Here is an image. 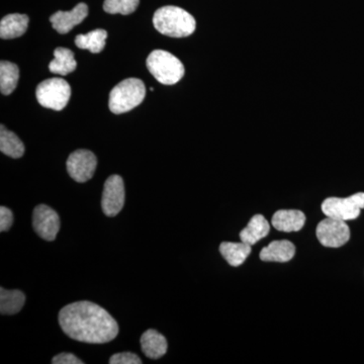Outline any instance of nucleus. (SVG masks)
I'll return each instance as SVG.
<instances>
[{"label":"nucleus","mask_w":364,"mask_h":364,"mask_svg":"<svg viewBox=\"0 0 364 364\" xmlns=\"http://www.w3.org/2000/svg\"><path fill=\"white\" fill-rule=\"evenodd\" d=\"M107 38V31L97 28L92 32L85 33V35H78L75 38V45L79 49L88 50L91 53L97 54L104 50Z\"/></svg>","instance_id":"obj_22"},{"label":"nucleus","mask_w":364,"mask_h":364,"mask_svg":"<svg viewBox=\"0 0 364 364\" xmlns=\"http://www.w3.org/2000/svg\"><path fill=\"white\" fill-rule=\"evenodd\" d=\"M270 231V225L262 215H255L251 218L247 227L240 232V239L244 243L254 245L261 239L267 237Z\"/></svg>","instance_id":"obj_16"},{"label":"nucleus","mask_w":364,"mask_h":364,"mask_svg":"<svg viewBox=\"0 0 364 364\" xmlns=\"http://www.w3.org/2000/svg\"><path fill=\"white\" fill-rule=\"evenodd\" d=\"M296 247L291 241H273L261 250L260 259L272 262H287L293 259Z\"/></svg>","instance_id":"obj_15"},{"label":"nucleus","mask_w":364,"mask_h":364,"mask_svg":"<svg viewBox=\"0 0 364 364\" xmlns=\"http://www.w3.org/2000/svg\"><path fill=\"white\" fill-rule=\"evenodd\" d=\"M0 151L6 156L14 158L23 157L25 145L14 132L7 130L4 124L0 127Z\"/></svg>","instance_id":"obj_19"},{"label":"nucleus","mask_w":364,"mask_h":364,"mask_svg":"<svg viewBox=\"0 0 364 364\" xmlns=\"http://www.w3.org/2000/svg\"><path fill=\"white\" fill-rule=\"evenodd\" d=\"M140 4V0H105L104 9L105 13L124 16L133 14Z\"/></svg>","instance_id":"obj_23"},{"label":"nucleus","mask_w":364,"mask_h":364,"mask_svg":"<svg viewBox=\"0 0 364 364\" xmlns=\"http://www.w3.org/2000/svg\"><path fill=\"white\" fill-rule=\"evenodd\" d=\"M55 58L49 64L52 73L67 75L77 68V62L74 58L73 52L66 48H57L54 52Z\"/></svg>","instance_id":"obj_18"},{"label":"nucleus","mask_w":364,"mask_h":364,"mask_svg":"<svg viewBox=\"0 0 364 364\" xmlns=\"http://www.w3.org/2000/svg\"><path fill=\"white\" fill-rule=\"evenodd\" d=\"M316 234L318 242L330 248L341 247L350 238V230L346 222L328 217L318 223Z\"/></svg>","instance_id":"obj_7"},{"label":"nucleus","mask_w":364,"mask_h":364,"mask_svg":"<svg viewBox=\"0 0 364 364\" xmlns=\"http://www.w3.org/2000/svg\"><path fill=\"white\" fill-rule=\"evenodd\" d=\"M306 215L299 210H280L272 217V226L279 231L298 232L305 226Z\"/></svg>","instance_id":"obj_12"},{"label":"nucleus","mask_w":364,"mask_h":364,"mask_svg":"<svg viewBox=\"0 0 364 364\" xmlns=\"http://www.w3.org/2000/svg\"><path fill=\"white\" fill-rule=\"evenodd\" d=\"M26 303V296L18 289L7 291L0 289V313L2 315H14L20 312Z\"/></svg>","instance_id":"obj_20"},{"label":"nucleus","mask_w":364,"mask_h":364,"mask_svg":"<svg viewBox=\"0 0 364 364\" xmlns=\"http://www.w3.org/2000/svg\"><path fill=\"white\" fill-rule=\"evenodd\" d=\"M54 364H82L83 361L72 353H60L52 359Z\"/></svg>","instance_id":"obj_26"},{"label":"nucleus","mask_w":364,"mask_h":364,"mask_svg":"<svg viewBox=\"0 0 364 364\" xmlns=\"http://www.w3.org/2000/svg\"><path fill=\"white\" fill-rule=\"evenodd\" d=\"M148 70L158 82L173 85L184 76V66L181 60L164 50H154L147 59Z\"/></svg>","instance_id":"obj_4"},{"label":"nucleus","mask_w":364,"mask_h":364,"mask_svg":"<svg viewBox=\"0 0 364 364\" xmlns=\"http://www.w3.org/2000/svg\"><path fill=\"white\" fill-rule=\"evenodd\" d=\"M145 95L146 87L142 80L138 78L124 79L109 93V109L116 114L130 112L142 104Z\"/></svg>","instance_id":"obj_3"},{"label":"nucleus","mask_w":364,"mask_h":364,"mask_svg":"<svg viewBox=\"0 0 364 364\" xmlns=\"http://www.w3.org/2000/svg\"><path fill=\"white\" fill-rule=\"evenodd\" d=\"M14 223V214L9 208H0V232H6L11 229Z\"/></svg>","instance_id":"obj_25"},{"label":"nucleus","mask_w":364,"mask_h":364,"mask_svg":"<svg viewBox=\"0 0 364 364\" xmlns=\"http://www.w3.org/2000/svg\"><path fill=\"white\" fill-rule=\"evenodd\" d=\"M140 342L144 354L150 359L161 358L168 348L166 338L156 330H147L141 336Z\"/></svg>","instance_id":"obj_13"},{"label":"nucleus","mask_w":364,"mask_h":364,"mask_svg":"<svg viewBox=\"0 0 364 364\" xmlns=\"http://www.w3.org/2000/svg\"><path fill=\"white\" fill-rule=\"evenodd\" d=\"M88 16V6L81 2L70 11H57L50 18L53 28L61 35L70 32L74 26L79 25Z\"/></svg>","instance_id":"obj_11"},{"label":"nucleus","mask_w":364,"mask_h":364,"mask_svg":"<svg viewBox=\"0 0 364 364\" xmlns=\"http://www.w3.org/2000/svg\"><path fill=\"white\" fill-rule=\"evenodd\" d=\"M153 25L162 35L186 38L196 31L195 18L178 6H167L158 9L153 16Z\"/></svg>","instance_id":"obj_2"},{"label":"nucleus","mask_w":364,"mask_h":364,"mask_svg":"<svg viewBox=\"0 0 364 364\" xmlns=\"http://www.w3.org/2000/svg\"><path fill=\"white\" fill-rule=\"evenodd\" d=\"M220 252L231 267H240L250 255L251 245L242 241L240 243L224 242L220 246Z\"/></svg>","instance_id":"obj_17"},{"label":"nucleus","mask_w":364,"mask_h":364,"mask_svg":"<svg viewBox=\"0 0 364 364\" xmlns=\"http://www.w3.org/2000/svg\"><path fill=\"white\" fill-rule=\"evenodd\" d=\"M28 18L26 14H13L4 16L0 21V37L4 40L21 37L28 28Z\"/></svg>","instance_id":"obj_14"},{"label":"nucleus","mask_w":364,"mask_h":364,"mask_svg":"<svg viewBox=\"0 0 364 364\" xmlns=\"http://www.w3.org/2000/svg\"><path fill=\"white\" fill-rule=\"evenodd\" d=\"M36 97L46 109L62 111L70 100L71 87L64 79H47L38 85Z\"/></svg>","instance_id":"obj_5"},{"label":"nucleus","mask_w":364,"mask_h":364,"mask_svg":"<svg viewBox=\"0 0 364 364\" xmlns=\"http://www.w3.org/2000/svg\"><path fill=\"white\" fill-rule=\"evenodd\" d=\"M364 208V193H355L346 198H328L322 203L323 213L328 218L351 221L358 219Z\"/></svg>","instance_id":"obj_6"},{"label":"nucleus","mask_w":364,"mask_h":364,"mask_svg":"<svg viewBox=\"0 0 364 364\" xmlns=\"http://www.w3.org/2000/svg\"><path fill=\"white\" fill-rule=\"evenodd\" d=\"M126 200L123 178L119 176H112L105 182L102 193V208L107 217H114L123 210Z\"/></svg>","instance_id":"obj_9"},{"label":"nucleus","mask_w":364,"mask_h":364,"mask_svg":"<svg viewBox=\"0 0 364 364\" xmlns=\"http://www.w3.org/2000/svg\"><path fill=\"white\" fill-rule=\"evenodd\" d=\"M111 364H141L142 360L135 353L132 352H123V353L114 354L109 358Z\"/></svg>","instance_id":"obj_24"},{"label":"nucleus","mask_w":364,"mask_h":364,"mask_svg":"<svg viewBox=\"0 0 364 364\" xmlns=\"http://www.w3.org/2000/svg\"><path fill=\"white\" fill-rule=\"evenodd\" d=\"M59 324L67 336L85 343H107L119 334V325L109 313L87 301L64 306L59 313Z\"/></svg>","instance_id":"obj_1"},{"label":"nucleus","mask_w":364,"mask_h":364,"mask_svg":"<svg viewBox=\"0 0 364 364\" xmlns=\"http://www.w3.org/2000/svg\"><path fill=\"white\" fill-rule=\"evenodd\" d=\"M67 171L74 181L86 182L92 178L97 169V159L90 150H76L67 159Z\"/></svg>","instance_id":"obj_8"},{"label":"nucleus","mask_w":364,"mask_h":364,"mask_svg":"<svg viewBox=\"0 0 364 364\" xmlns=\"http://www.w3.org/2000/svg\"><path fill=\"white\" fill-rule=\"evenodd\" d=\"M20 69L18 65L9 61L0 63V91L2 95H9L18 86Z\"/></svg>","instance_id":"obj_21"},{"label":"nucleus","mask_w":364,"mask_h":364,"mask_svg":"<svg viewBox=\"0 0 364 364\" xmlns=\"http://www.w3.org/2000/svg\"><path fill=\"white\" fill-rule=\"evenodd\" d=\"M60 218L56 210L39 205L33 213V226L36 233L46 241H54L60 230Z\"/></svg>","instance_id":"obj_10"}]
</instances>
